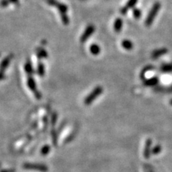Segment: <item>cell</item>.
Segmentation results:
<instances>
[{"label":"cell","mask_w":172,"mask_h":172,"mask_svg":"<svg viewBox=\"0 0 172 172\" xmlns=\"http://www.w3.org/2000/svg\"><path fill=\"white\" fill-rule=\"evenodd\" d=\"M103 89L101 86H97L96 88H95L94 90L86 97V98L84 101L85 105H90L99 96H101L102 92H103Z\"/></svg>","instance_id":"1"},{"label":"cell","mask_w":172,"mask_h":172,"mask_svg":"<svg viewBox=\"0 0 172 172\" xmlns=\"http://www.w3.org/2000/svg\"><path fill=\"white\" fill-rule=\"evenodd\" d=\"M160 7L161 4L158 3V2L153 4V6H152V8H151L150 12H149L148 16H147L146 22H145V24H146L147 27L151 26V24H152L153 20H154L156 17H157L158 11L160 10Z\"/></svg>","instance_id":"2"},{"label":"cell","mask_w":172,"mask_h":172,"mask_svg":"<svg viewBox=\"0 0 172 172\" xmlns=\"http://www.w3.org/2000/svg\"><path fill=\"white\" fill-rule=\"evenodd\" d=\"M94 31H95L94 26H92V25L88 26V28H86L85 31L83 32L82 37H80V42L83 43L86 42V40H87L88 38H89L90 36L93 34Z\"/></svg>","instance_id":"3"},{"label":"cell","mask_w":172,"mask_h":172,"mask_svg":"<svg viewBox=\"0 0 172 172\" xmlns=\"http://www.w3.org/2000/svg\"><path fill=\"white\" fill-rule=\"evenodd\" d=\"M159 81V79L157 77H153L150 79H146V80H144V84L148 87H152V86H156Z\"/></svg>","instance_id":"4"},{"label":"cell","mask_w":172,"mask_h":172,"mask_svg":"<svg viewBox=\"0 0 172 172\" xmlns=\"http://www.w3.org/2000/svg\"><path fill=\"white\" fill-rule=\"evenodd\" d=\"M167 52H168V49L166 48L158 49H157V50L153 51L151 56H152V58L153 59H157L158 58H159L160 56H161L163 55H164V54L167 53Z\"/></svg>","instance_id":"5"},{"label":"cell","mask_w":172,"mask_h":172,"mask_svg":"<svg viewBox=\"0 0 172 172\" xmlns=\"http://www.w3.org/2000/svg\"><path fill=\"white\" fill-rule=\"evenodd\" d=\"M122 28H123V20L120 19V18H118L114 22V30L115 32H120L121 31Z\"/></svg>","instance_id":"6"},{"label":"cell","mask_w":172,"mask_h":172,"mask_svg":"<svg viewBox=\"0 0 172 172\" xmlns=\"http://www.w3.org/2000/svg\"><path fill=\"white\" fill-rule=\"evenodd\" d=\"M90 52L93 55H98L101 53V47L96 44H92L90 47Z\"/></svg>","instance_id":"7"},{"label":"cell","mask_w":172,"mask_h":172,"mask_svg":"<svg viewBox=\"0 0 172 172\" xmlns=\"http://www.w3.org/2000/svg\"><path fill=\"white\" fill-rule=\"evenodd\" d=\"M122 46L124 49H127V50H131L133 48V42L130 41L129 40H124L123 42H122Z\"/></svg>","instance_id":"8"},{"label":"cell","mask_w":172,"mask_h":172,"mask_svg":"<svg viewBox=\"0 0 172 172\" xmlns=\"http://www.w3.org/2000/svg\"><path fill=\"white\" fill-rule=\"evenodd\" d=\"M151 146V140L148 139V140H147L146 143V146H145V151H144L145 157H146V158H148L149 157Z\"/></svg>","instance_id":"9"},{"label":"cell","mask_w":172,"mask_h":172,"mask_svg":"<svg viewBox=\"0 0 172 172\" xmlns=\"http://www.w3.org/2000/svg\"><path fill=\"white\" fill-rule=\"evenodd\" d=\"M161 71L164 72H169L172 71V64H168V65H164L161 67Z\"/></svg>","instance_id":"10"},{"label":"cell","mask_w":172,"mask_h":172,"mask_svg":"<svg viewBox=\"0 0 172 172\" xmlns=\"http://www.w3.org/2000/svg\"><path fill=\"white\" fill-rule=\"evenodd\" d=\"M28 87L33 91H35L36 90V87H35V81L33 80L32 78H29L28 79Z\"/></svg>","instance_id":"11"},{"label":"cell","mask_w":172,"mask_h":172,"mask_svg":"<svg viewBox=\"0 0 172 172\" xmlns=\"http://www.w3.org/2000/svg\"><path fill=\"white\" fill-rule=\"evenodd\" d=\"M10 58L8 57L7 58H6L5 60H4L3 62H2V65H1V68L2 69H4L5 68V67H7V65H9V62H10Z\"/></svg>","instance_id":"12"},{"label":"cell","mask_w":172,"mask_h":172,"mask_svg":"<svg viewBox=\"0 0 172 172\" xmlns=\"http://www.w3.org/2000/svg\"><path fill=\"white\" fill-rule=\"evenodd\" d=\"M141 11L138 10V9H135L133 10V15H134L135 19H139L140 17H141Z\"/></svg>","instance_id":"13"},{"label":"cell","mask_w":172,"mask_h":172,"mask_svg":"<svg viewBox=\"0 0 172 172\" xmlns=\"http://www.w3.org/2000/svg\"><path fill=\"white\" fill-rule=\"evenodd\" d=\"M151 67H151V66H148V67H145V68H144V69L143 70V71H142V72H141V78H144V75H145V73H146V72L147 71H150Z\"/></svg>","instance_id":"14"},{"label":"cell","mask_w":172,"mask_h":172,"mask_svg":"<svg viewBox=\"0 0 172 172\" xmlns=\"http://www.w3.org/2000/svg\"><path fill=\"white\" fill-rule=\"evenodd\" d=\"M38 73H39V75L40 76L43 75V74H44V67H43V65H39V67H38Z\"/></svg>","instance_id":"15"},{"label":"cell","mask_w":172,"mask_h":172,"mask_svg":"<svg viewBox=\"0 0 172 172\" xmlns=\"http://www.w3.org/2000/svg\"><path fill=\"white\" fill-rule=\"evenodd\" d=\"M38 55L40 57H47V53L44 49H40V51L38 52Z\"/></svg>","instance_id":"16"},{"label":"cell","mask_w":172,"mask_h":172,"mask_svg":"<svg viewBox=\"0 0 172 172\" xmlns=\"http://www.w3.org/2000/svg\"><path fill=\"white\" fill-rule=\"evenodd\" d=\"M25 70L27 72H29V73H30V72H32V66H31V65L29 64V63L28 62V64L25 65Z\"/></svg>","instance_id":"17"},{"label":"cell","mask_w":172,"mask_h":172,"mask_svg":"<svg viewBox=\"0 0 172 172\" xmlns=\"http://www.w3.org/2000/svg\"><path fill=\"white\" fill-rule=\"evenodd\" d=\"M161 146H157L156 147H154V148L153 149V153H157L161 151Z\"/></svg>","instance_id":"18"},{"label":"cell","mask_w":172,"mask_h":172,"mask_svg":"<svg viewBox=\"0 0 172 172\" xmlns=\"http://www.w3.org/2000/svg\"><path fill=\"white\" fill-rule=\"evenodd\" d=\"M170 104H171V105H172V100H171V101H170Z\"/></svg>","instance_id":"19"}]
</instances>
